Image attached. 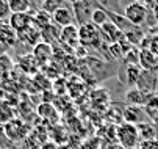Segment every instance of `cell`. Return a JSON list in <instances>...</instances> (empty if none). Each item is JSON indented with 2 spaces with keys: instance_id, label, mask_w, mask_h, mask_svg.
I'll list each match as a JSON object with an SVG mask.
<instances>
[{
  "instance_id": "obj_1",
  "label": "cell",
  "mask_w": 158,
  "mask_h": 149,
  "mask_svg": "<svg viewBox=\"0 0 158 149\" xmlns=\"http://www.w3.org/2000/svg\"><path fill=\"white\" fill-rule=\"evenodd\" d=\"M116 140L118 144H121L124 149H138L141 143L138 126L130 124V122H122L116 129Z\"/></svg>"
},
{
  "instance_id": "obj_2",
  "label": "cell",
  "mask_w": 158,
  "mask_h": 149,
  "mask_svg": "<svg viewBox=\"0 0 158 149\" xmlns=\"http://www.w3.org/2000/svg\"><path fill=\"white\" fill-rule=\"evenodd\" d=\"M3 130V135L13 141V143H19V141H25L30 134H31V127L30 124H27L24 119L20 118H14L13 121H10L8 124H5L2 127Z\"/></svg>"
},
{
  "instance_id": "obj_3",
  "label": "cell",
  "mask_w": 158,
  "mask_h": 149,
  "mask_svg": "<svg viewBox=\"0 0 158 149\" xmlns=\"http://www.w3.org/2000/svg\"><path fill=\"white\" fill-rule=\"evenodd\" d=\"M80 32V44L86 49H100L103 39L100 35V28L93 22H88L78 27Z\"/></svg>"
},
{
  "instance_id": "obj_4",
  "label": "cell",
  "mask_w": 158,
  "mask_h": 149,
  "mask_svg": "<svg viewBox=\"0 0 158 149\" xmlns=\"http://www.w3.org/2000/svg\"><path fill=\"white\" fill-rule=\"evenodd\" d=\"M147 13H149L147 6L144 3H141V2H135V0L131 3H128L125 6V10H124L125 19L128 20L130 24L136 25V27H141L147 20Z\"/></svg>"
},
{
  "instance_id": "obj_5",
  "label": "cell",
  "mask_w": 158,
  "mask_h": 149,
  "mask_svg": "<svg viewBox=\"0 0 158 149\" xmlns=\"http://www.w3.org/2000/svg\"><path fill=\"white\" fill-rule=\"evenodd\" d=\"M99 28H100V35H102V39H103V44L113 46V44H116V42H119L124 38V33L119 30V27L114 22H111V20H108L106 24H103Z\"/></svg>"
},
{
  "instance_id": "obj_6",
  "label": "cell",
  "mask_w": 158,
  "mask_h": 149,
  "mask_svg": "<svg viewBox=\"0 0 158 149\" xmlns=\"http://www.w3.org/2000/svg\"><path fill=\"white\" fill-rule=\"evenodd\" d=\"M31 55L35 57V60L39 65V68H44V66H47L49 61L53 58V46L41 41V42H38V44L33 47Z\"/></svg>"
},
{
  "instance_id": "obj_7",
  "label": "cell",
  "mask_w": 158,
  "mask_h": 149,
  "mask_svg": "<svg viewBox=\"0 0 158 149\" xmlns=\"http://www.w3.org/2000/svg\"><path fill=\"white\" fill-rule=\"evenodd\" d=\"M74 20H75V16H74L72 8H69V6L63 5V6H60L58 10H55L52 13V22L55 25H58L60 28L74 25Z\"/></svg>"
},
{
  "instance_id": "obj_8",
  "label": "cell",
  "mask_w": 158,
  "mask_h": 149,
  "mask_svg": "<svg viewBox=\"0 0 158 149\" xmlns=\"http://www.w3.org/2000/svg\"><path fill=\"white\" fill-rule=\"evenodd\" d=\"M31 20H33V13H11V16L8 17V24L16 33H19L31 27Z\"/></svg>"
},
{
  "instance_id": "obj_9",
  "label": "cell",
  "mask_w": 158,
  "mask_h": 149,
  "mask_svg": "<svg viewBox=\"0 0 158 149\" xmlns=\"http://www.w3.org/2000/svg\"><path fill=\"white\" fill-rule=\"evenodd\" d=\"M158 79H156V75H155V72H150V71H141V74H139V79H138V83H136V88L138 90H141L143 93H146V94H153V93H156L155 90H156V82Z\"/></svg>"
},
{
  "instance_id": "obj_10",
  "label": "cell",
  "mask_w": 158,
  "mask_h": 149,
  "mask_svg": "<svg viewBox=\"0 0 158 149\" xmlns=\"http://www.w3.org/2000/svg\"><path fill=\"white\" fill-rule=\"evenodd\" d=\"M60 42H64L66 46H69L71 50L77 49L80 46V32H78V27L74 24V25L61 28V41Z\"/></svg>"
},
{
  "instance_id": "obj_11",
  "label": "cell",
  "mask_w": 158,
  "mask_h": 149,
  "mask_svg": "<svg viewBox=\"0 0 158 149\" xmlns=\"http://www.w3.org/2000/svg\"><path fill=\"white\" fill-rule=\"evenodd\" d=\"M122 118H124V122H130V124H135V126H139L144 121L146 118V112L143 110V107H136V105H127L122 112Z\"/></svg>"
},
{
  "instance_id": "obj_12",
  "label": "cell",
  "mask_w": 158,
  "mask_h": 149,
  "mask_svg": "<svg viewBox=\"0 0 158 149\" xmlns=\"http://www.w3.org/2000/svg\"><path fill=\"white\" fill-rule=\"evenodd\" d=\"M138 63L144 71H150V72L158 71V57L155 53H152L149 49H141L139 50Z\"/></svg>"
},
{
  "instance_id": "obj_13",
  "label": "cell",
  "mask_w": 158,
  "mask_h": 149,
  "mask_svg": "<svg viewBox=\"0 0 158 149\" xmlns=\"http://www.w3.org/2000/svg\"><path fill=\"white\" fill-rule=\"evenodd\" d=\"M17 41L22 42V44H27V46H31L35 47L38 42H41V32L36 30L33 25L25 28V30H22L17 33Z\"/></svg>"
},
{
  "instance_id": "obj_14",
  "label": "cell",
  "mask_w": 158,
  "mask_h": 149,
  "mask_svg": "<svg viewBox=\"0 0 158 149\" xmlns=\"http://www.w3.org/2000/svg\"><path fill=\"white\" fill-rule=\"evenodd\" d=\"M41 41L42 42H47V44H50V46L60 42L61 41V28L52 22L49 27H46V28L41 32Z\"/></svg>"
},
{
  "instance_id": "obj_15",
  "label": "cell",
  "mask_w": 158,
  "mask_h": 149,
  "mask_svg": "<svg viewBox=\"0 0 158 149\" xmlns=\"http://www.w3.org/2000/svg\"><path fill=\"white\" fill-rule=\"evenodd\" d=\"M149 97H150V94L143 93V91L138 90L136 87L130 88V90L127 91V94H125V99H127L128 105H136V107H144L146 102L149 100Z\"/></svg>"
},
{
  "instance_id": "obj_16",
  "label": "cell",
  "mask_w": 158,
  "mask_h": 149,
  "mask_svg": "<svg viewBox=\"0 0 158 149\" xmlns=\"http://www.w3.org/2000/svg\"><path fill=\"white\" fill-rule=\"evenodd\" d=\"M52 24V14L46 13V11H42V10H38L36 13H33V20H31V25L42 32L46 27H49Z\"/></svg>"
},
{
  "instance_id": "obj_17",
  "label": "cell",
  "mask_w": 158,
  "mask_h": 149,
  "mask_svg": "<svg viewBox=\"0 0 158 149\" xmlns=\"http://www.w3.org/2000/svg\"><path fill=\"white\" fill-rule=\"evenodd\" d=\"M13 69H14V63L8 55L0 57V85L5 83L6 80L11 79L13 75Z\"/></svg>"
},
{
  "instance_id": "obj_18",
  "label": "cell",
  "mask_w": 158,
  "mask_h": 149,
  "mask_svg": "<svg viewBox=\"0 0 158 149\" xmlns=\"http://www.w3.org/2000/svg\"><path fill=\"white\" fill-rule=\"evenodd\" d=\"M139 137L143 140H156L158 138V127L153 122H143L138 126Z\"/></svg>"
},
{
  "instance_id": "obj_19",
  "label": "cell",
  "mask_w": 158,
  "mask_h": 149,
  "mask_svg": "<svg viewBox=\"0 0 158 149\" xmlns=\"http://www.w3.org/2000/svg\"><path fill=\"white\" fill-rule=\"evenodd\" d=\"M14 118H16V112L13 109V105H10L6 100H0V126L3 127Z\"/></svg>"
},
{
  "instance_id": "obj_20",
  "label": "cell",
  "mask_w": 158,
  "mask_h": 149,
  "mask_svg": "<svg viewBox=\"0 0 158 149\" xmlns=\"http://www.w3.org/2000/svg\"><path fill=\"white\" fill-rule=\"evenodd\" d=\"M17 68H20L22 72H25V74H35L38 71L39 65L36 63L33 55H25V57H22L19 60V66Z\"/></svg>"
},
{
  "instance_id": "obj_21",
  "label": "cell",
  "mask_w": 158,
  "mask_h": 149,
  "mask_svg": "<svg viewBox=\"0 0 158 149\" xmlns=\"http://www.w3.org/2000/svg\"><path fill=\"white\" fill-rule=\"evenodd\" d=\"M141 71H143V69H141V66H138V65H127L125 72H127V83L130 85V88L136 87Z\"/></svg>"
},
{
  "instance_id": "obj_22",
  "label": "cell",
  "mask_w": 158,
  "mask_h": 149,
  "mask_svg": "<svg viewBox=\"0 0 158 149\" xmlns=\"http://www.w3.org/2000/svg\"><path fill=\"white\" fill-rule=\"evenodd\" d=\"M8 5L11 13H30L31 0H8Z\"/></svg>"
},
{
  "instance_id": "obj_23",
  "label": "cell",
  "mask_w": 158,
  "mask_h": 149,
  "mask_svg": "<svg viewBox=\"0 0 158 149\" xmlns=\"http://www.w3.org/2000/svg\"><path fill=\"white\" fill-rule=\"evenodd\" d=\"M110 20V16H108V11L106 10H102V8H94L93 14H91V22L97 27H102L103 24H106Z\"/></svg>"
},
{
  "instance_id": "obj_24",
  "label": "cell",
  "mask_w": 158,
  "mask_h": 149,
  "mask_svg": "<svg viewBox=\"0 0 158 149\" xmlns=\"http://www.w3.org/2000/svg\"><path fill=\"white\" fill-rule=\"evenodd\" d=\"M38 115L42 116V118H46V119H50L49 116H53V115H55L53 105H50V104H47V102L41 104L39 107H38Z\"/></svg>"
},
{
  "instance_id": "obj_25",
  "label": "cell",
  "mask_w": 158,
  "mask_h": 149,
  "mask_svg": "<svg viewBox=\"0 0 158 149\" xmlns=\"http://www.w3.org/2000/svg\"><path fill=\"white\" fill-rule=\"evenodd\" d=\"M11 16V10L8 5V0H0V20H5Z\"/></svg>"
},
{
  "instance_id": "obj_26",
  "label": "cell",
  "mask_w": 158,
  "mask_h": 149,
  "mask_svg": "<svg viewBox=\"0 0 158 149\" xmlns=\"http://www.w3.org/2000/svg\"><path fill=\"white\" fill-rule=\"evenodd\" d=\"M138 149H158V138L156 140H143Z\"/></svg>"
},
{
  "instance_id": "obj_27",
  "label": "cell",
  "mask_w": 158,
  "mask_h": 149,
  "mask_svg": "<svg viewBox=\"0 0 158 149\" xmlns=\"http://www.w3.org/2000/svg\"><path fill=\"white\" fill-rule=\"evenodd\" d=\"M143 3L147 6V10H152L153 6H156V5H158V0H144Z\"/></svg>"
},
{
  "instance_id": "obj_28",
  "label": "cell",
  "mask_w": 158,
  "mask_h": 149,
  "mask_svg": "<svg viewBox=\"0 0 158 149\" xmlns=\"http://www.w3.org/2000/svg\"><path fill=\"white\" fill-rule=\"evenodd\" d=\"M8 46H5L2 41H0V57H3V55H6V52H8Z\"/></svg>"
},
{
  "instance_id": "obj_29",
  "label": "cell",
  "mask_w": 158,
  "mask_h": 149,
  "mask_svg": "<svg viewBox=\"0 0 158 149\" xmlns=\"http://www.w3.org/2000/svg\"><path fill=\"white\" fill-rule=\"evenodd\" d=\"M47 0H31V5H36V6H39V10H41V6L46 3Z\"/></svg>"
},
{
  "instance_id": "obj_30",
  "label": "cell",
  "mask_w": 158,
  "mask_h": 149,
  "mask_svg": "<svg viewBox=\"0 0 158 149\" xmlns=\"http://www.w3.org/2000/svg\"><path fill=\"white\" fill-rule=\"evenodd\" d=\"M152 14H153V19H155V22L158 24V5L152 8Z\"/></svg>"
},
{
  "instance_id": "obj_31",
  "label": "cell",
  "mask_w": 158,
  "mask_h": 149,
  "mask_svg": "<svg viewBox=\"0 0 158 149\" xmlns=\"http://www.w3.org/2000/svg\"><path fill=\"white\" fill-rule=\"evenodd\" d=\"M69 2H71L72 5H75V3H80V2H85V0H69Z\"/></svg>"
},
{
  "instance_id": "obj_32",
  "label": "cell",
  "mask_w": 158,
  "mask_h": 149,
  "mask_svg": "<svg viewBox=\"0 0 158 149\" xmlns=\"http://www.w3.org/2000/svg\"><path fill=\"white\" fill-rule=\"evenodd\" d=\"M135 2H141V3H143V2H144V0H135Z\"/></svg>"
},
{
  "instance_id": "obj_33",
  "label": "cell",
  "mask_w": 158,
  "mask_h": 149,
  "mask_svg": "<svg viewBox=\"0 0 158 149\" xmlns=\"http://www.w3.org/2000/svg\"><path fill=\"white\" fill-rule=\"evenodd\" d=\"M5 149H14V147H5Z\"/></svg>"
},
{
  "instance_id": "obj_34",
  "label": "cell",
  "mask_w": 158,
  "mask_h": 149,
  "mask_svg": "<svg viewBox=\"0 0 158 149\" xmlns=\"http://www.w3.org/2000/svg\"><path fill=\"white\" fill-rule=\"evenodd\" d=\"M0 149H2V147H0Z\"/></svg>"
}]
</instances>
